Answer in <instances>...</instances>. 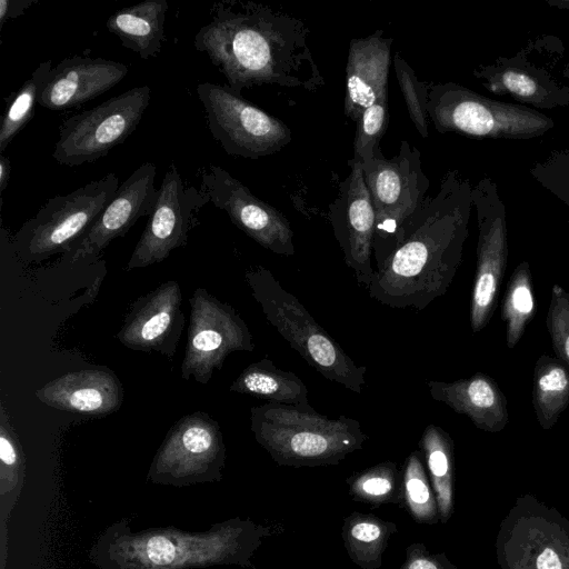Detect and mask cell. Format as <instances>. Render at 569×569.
<instances>
[{
    "instance_id": "6da1fadb",
    "label": "cell",
    "mask_w": 569,
    "mask_h": 569,
    "mask_svg": "<svg viewBox=\"0 0 569 569\" xmlns=\"http://www.w3.org/2000/svg\"><path fill=\"white\" fill-rule=\"evenodd\" d=\"M309 37L301 19L270 6L219 0L194 34L193 46L207 54L237 93L264 84L315 92L325 79Z\"/></svg>"
},
{
    "instance_id": "7a4b0ae2",
    "label": "cell",
    "mask_w": 569,
    "mask_h": 569,
    "mask_svg": "<svg viewBox=\"0 0 569 569\" xmlns=\"http://www.w3.org/2000/svg\"><path fill=\"white\" fill-rule=\"evenodd\" d=\"M455 172L407 220L398 247L375 271L369 297L396 309L423 310L449 288L461 260L471 200Z\"/></svg>"
},
{
    "instance_id": "3957f363",
    "label": "cell",
    "mask_w": 569,
    "mask_h": 569,
    "mask_svg": "<svg viewBox=\"0 0 569 569\" xmlns=\"http://www.w3.org/2000/svg\"><path fill=\"white\" fill-rule=\"evenodd\" d=\"M250 419L257 442L279 466L338 465L368 439L358 420L329 419L312 407L267 402L252 407Z\"/></svg>"
},
{
    "instance_id": "277c9868",
    "label": "cell",
    "mask_w": 569,
    "mask_h": 569,
    "mask_svg": "<svg viewBox=\"0 0 569 569\" xmlns=\"http://www.w3.org/2000/svg\"><path fill=\"white\" fill-rule=\"evenodd\" d=\"M246 280L264 318L308 365L329 381L361 393L367 368L356 365L270 270L254 267Z\"/></svg>"
},
{
    "instance_id": "5b68a950",
    "label": "cell",
    "mask_w": 569,
    "mask_h": 569,
    "mask_svg": "<svg viewBox=\"0 0 569 569\" xmlns=\"http://www.w3.org/2000/svg\"><path fill=\"white\" fill-rule=\"evenodd\" d=\"M361 166L376 214L372 253L379 269L398 247L402 227L427 197L430 181L421 152L405 140L393 158H385L378 148Z\"/></svg>"
},
{
    "instance_id": "8992f818",
    "label": "cell",
    "mask_w": 569,
    "mask_h": 569,
    "mask_svg": "<svg viewBox=\"0 0 569 569\" xmlns=\"http://www.w3.org/2000/svg\"><path fill=\"white\" fill-rule=\"evenodd\" d=\"M428 114L440 133L475 138L527 139L553 126L532 109L495 101L452 82L431 84Z\"/></svg>"
},
{
    "instance_id": "52a82bcc",
    "label": "cell",
    "mask_w": 569,
    "mask_h": 569,
    "mask_svg": "<svg viewBox=\"0 0 569 569\" xmlns=\"http://www.w3.org/2000/svg\"><path fill=\"white\" fill-rule=\"evenodd\" d=\"M119 188L110 172L70 193L50 198L14 237V248L26 258L40 259L71 251L88 232Z\"/></svg>"
},
{
    "instance_id": "ba28073f",
    "label": "cell",
    "mask_w": 569,
    "mask_h": 569,
    "mask_svg": "<svg viewBox=\"0 0 569 569\" xmlns=\"http://www.w3.org/2000/svg\"><path fill=\"white\" fill-rule=\"evenodd\" d=\"M150 98L149 86L134 87L69 117L59 126L53 159L77 167L107 156L133 133Z\"/></svg>"
},
{
    "instance_id": "9c48e42d",
    "label": "cell",
    "mask_w": 569,
    "mask_h": 569,
    "mask_svg": "<svg viewBox=\"0 0 569 569\" xmlns=\"http://www.w3.org/2000/svg\"><path fill=\"white\" fill-rule=\"evenodd\" d=\"M196 92L208 128L227 154L256 160L280 151L291 141V131L283 121L227 84L201 82Z\"/></svg>"
},
{
    "instance_id": "30bf717a",
    "label": "cell",
    "mask_w": 569,
    "mask_h": 569,
    "mask_svg": "<svg viewBox=\"0 0 569 569\" xmlns=\"http://www.w3.org/2000/svg\"><path fill=\"white\" fill-rule=\"evenodd\" d=\"M501 569H569V522L535 497H520L497 538Z\"/></svg>"
},
{
    "instance_id": "8fae6325",
    "label": "cell",
    "mask_w": 569,
    "mask_h": 569,
    "mask_svg": "<svg viewBox=\"0 0 569 569\" xmlns=\"http://www.w3.org/2000/svg\"><path fill=\"white\" fill-rule=\"evenodd\" d=\"M188 341L181 365L182 378L206 385L214 370L234 351H253L252 336L233 307L219 301L203 288L189 299Z\"/></svg>"
},
{
    "instance_id": "7c38bea8",
    "label": "cell",
    "mask_w": 569,
    "mask_h": 569,
    "mask_svg": "<svg viewBox=\"0 0 569 569\" xmlns=\"http://www.w3.org/2000/svg\"><path fill=\"white\" fill-rule=\"evenodd\" d=\"M210 202L196 187L186 186L172 162L157 191L146 228L128 261L127 270L163 261L188 241L200 210Z\"/></svg>"
},
{
    "instance_id": "4fadbf2b",
    "label": "cell",
    "mask_w": 569,
    "mask_h": 569,
    "mask_svg": "<svg viewBox=\"0 0 569 569\" xmlns=\"http://www.w3.org/2000/svg\"><path fill=\"white\" fill-rule=\"evenodd\" d=\"M200 190L231 222L264 249L295 254L293 231L286 216L260 200L226 169L209 164L199 170Z\"/></svg>"
},
{
    "instance_id": "5bb4252c",
    "label": "cell",
    "mask_w": 569,
    "mask_h": 569,
    "mask_svg": "<svg viewBox=\"0 0 569 569\" xmlns=\"http://www.w3.org/2000/svg\"><path fill=\"white\" fill-rule=\"evenodd\" d=\"M349 166L350 173L329 206V220L345 263L355 272L358 283L367 288L376 271L371 263L376 214L361 163Z\"/></svg>"
},
{
    "instance_id": "9a60e30c",
    "label": "cell",
    "mask_w": 569,
    "mask_h": 569,
    "mask_svg": "<svg viewBox=\"0 0 569 569\" xmlns=\"http://www.w3.org/2000/svg\"><path fill=\"white\" fill-rule=\"evenodd\" d=\"M181 300L179 283L163 282L133 302L117 339L127 348L171 358L184 325Z\"/></svg>"
},
{
    "instance_id": "2e32d148",
    "label": "cell",
    "mask_w": 569,
    "mask_h": 569,
    "mask_svg": "<svg viewBox=\"0 0 569 569\" xmlns=\"http://www.w3.org/2000/svg\"><path fill=\"white\" fill-rule=\"evenodd\" d=\"M156 166L144 162L119 186L88 232L73 246L69 256L76 263L97 257L118 237L124 236L141 217L149 216L154 204Z\"/></svg>"
},
{
    "instance_id": "e0dca14e",
    "label": "cell",
    "mask_w": 569,
    "mask_h": 569,
    "mask_svg": "<svg viewBox=\"0 0 569 569\" xmlns=\"http://www.w3.org/2000/svg\"><path fill=\"white\" fill-rule=\"evenodd\" d=\"M128 73L126 64L103 58L73 56L47 74L38 104L54 111L77 108L109 91Z\"/></svg>"
},
{
    "instance_id": "ac0fdd59",
    "label": "cell",
    "mask_w": 569,
    "mask_h": 569,
    "mask_svg": "<svg viewBox=\"0 0 569 569\" xmlns=\"http://www.w3.org/2000/svg\"><path fill=\"white\" fill-rule=\"evenodd\" d=\"M477 204L479 240L477 269L470 302V325L473 333L490 320L507 264V230L503 210L489 214L481 200L471 194Z\"/></svg>"
},
{
    "instance_id": "d6986e66",
    "label": "cell",
    "mask_w": 569,
    "mask_h": 569,
    "mask_svg": "<svg viewBox=\"0 0 569 569\" xmlns=\"http://www.w3.org/2000/svg\"><path fill=\"white\" fill-rule=\"evenodd\" d=\"M36 397L58 410L101 417L120 408L123 389L108 368L82 369L47 382Z\"/></svg>"
},
{
    "instance_id": "ffe728a7",
    "label": "cell",
    "mask_w": 569,
    "mask_h": 569,
    "mask_svg": "<svg viewBox=\"0 0 569 569\" xmlns=\"http://www.w3.org/2000/svg\"><path fill=\"white\" fill-rule=\"evenodd\" d=\"M392 42L393 38L385 37L379 29L349 43L343 112L355 122L363 110L388 92Z\"/></svg>"
},
{
    "instance_id": "44dd1931",
    "label": "cell",
    "mask_w": 569,
    "mask_h": 569,
    "mask_svg": "<svg viewBox=\"0 0 569 569\" xmlns=\"http://www.w3.org/2000/svg\"><path fill=\"white\" fill-rule=\"evenodd\" d=\"M428 389L433 400L467 416L479 429L498 432L508 422L506 399L495 381L482 373L453 382L431 380Z\"/></svg>"
},
{
    "instance_id": "7402d4cb",
    "label": "cell",
    "mask_w": 569,
    "mask_h": 569,
    "mask_svg": "<svg viewBox=\"0 0 569 569\" xmlns=\"http://www.w3.org/2000/svg\"><path fill=\"white\" fill-rule=\"evenodd\" d=\"M223 453L219 425L206 412L180 418L169 430L160 450L163 466H198Z\"/></svg>"
},
{
    "instance_id": "603a6c76",
    "label": "cell",
    "mask_w": 569,
    "mask_h": 569,
    "mask_svg": "<svg viewBox=\"0 0 569 569\" xmlns=\"http://www.w3.org/2000/svg\"><path fill=\"white\" fill-rule=\"evenodd\" d=\"M167 0H143L109 17L107 29L141 59L157 57L164 41Z\"/></svg>"
},
{
    "instance_id": "cb8c5ba5",
    "label": "cell",
    "mask_w": 569,
    "mask_h": 569,
    "mask_svg": "<svg viewBox=\"0 0 569 569\" xmlns=\"http://www.w3.org/2000/svg\"><path fill=\"white\" fill-rule=\"evenodd\" d=\"M230 390L248 395L269 402L311 407L308 388L293 372L278 368L268 358L252 362L231 383Z\"/></svg>"
},
{
    "instance_id": "d4e9b609",
    "label": "cell",
    "mask_w": 569,
    "mask_h": 569,
    "mask_svg": "<svg viewBox=\"0 0 569 569\" xmlns=\"http://www.w3.org/2000/svg\"><path fill=\"white\" fill-rule=\"evenodd\" d=\"M397 532L393 522L375 515L353 512L342 525V540L349 558L362 569H379L388 541Z\"/></svg>"
},
{
    "instance_id": "484cf974",
    "label": "cell",
    "mask_w": 569,
    "mask_h": 569,
    "mask_svg": "<svg viewBox=\"0 0 569 569\" xmlns=\"http://www.w3.org/2000/svg\"><path fill=\"white\" fill-rule=\"evenodd\" d=\"M432 489L435 491L439 520L446 523L453 510V445L449 435L435 425H428L420 439Z\"/></svg>"
},
{
    "instance_id": "4316f807",
    "label": "cell",
    "mask_w": 569,
    "mask_h": 569,
    "mask_svg": "<svg viewBox=\"0 0 569 569\" xmlns=\"http://www.w3.org/2000/svg\"><path fill=\"white\" fill-rule=\"evenodd\" d=\"M569 403V371L560 361L541 357L536 366L533 408L540 426L550 429Z\"/></svg>"
},
{
    "instance_id": "83f0119b",
    "label": "cell",
    "mask_w": 569,
    "mask_h": 569,
    "mask_svg": "<svg viewBox=\"0 0 569 569\" xmlns=\"http://www.w3.org/2000/svg\"><path fill=\"white\" fill-rule=\"evenodd\" d=\"M347 483L355 501L405 505L403 476L395 462H380L348 478Z\"/></svg>"
},
{
    "instance_id": "f1b7e54d",
    "label": "cell",
    "mask_w": 569,
    "mask_h": 569,
    "mask_svg": "<svg viewBox=\"0 0 569 569\" xmlns=\"http://www.w3.org/2000/svg\"><path fill=\"white\" fill-rule=\"evenodd\" d=\"M52 69V61L41 62L23 84L4 100L6 110L0 126V152L26 127L34 114L41 86Z\"/></svg>"
},
{
    "instance_id": "f546056e",
    "label": "cell",
    "mask_w": 569,
    "mask_h": 569,
    "mask_svg": "<svg viewBox=\"0 0 569 569\" xmlns=\"http://www.w3.org/2000/svg\"><path fill=\"white\" fill-rule=\"evenodd\" d=\"M535 313V297L529 266L520 263L511 276L502 303V319L507 325V346L513 348L522 337Z\"/></svg>"
},
{
    "instance_id": "4dcf8cb0",
    "label": "cell",
    "mask_w": 569,
    "mask_h": 569,
    "mask_svg": "<svg viewBox=\"0 0 569 569\" xmlns=\"http://www.w3.org/2000/svg\"><path fill=\"white\" fill-rule=\"evenodd\" d=\"M405 505L419 523L436 525L439 511L419 451H413L403 468Z\"/></svg>"
},
{
    "instance_id": "1f68e13d",
    "label": "cell",
    "mask_w": 569,
    "mask_h": 569,
    "mask_svg": "<svg viewBox=\"0 0 569 569\" xmlns=\"http://www.w3.org/2000/svg\"><path fill=\"white\" fill-rule=\"evenodd\" d=\"M389 122L388 92L378 98L360 114L353 141V157L349 162L365 163L371 160Z\"/></svg>"
},
{
    "instance_id": "d6a6232c",
    "label": "cell",
    "mask_w": 569,
    "mask_h": 569,
    "mask_svg": "<svg viewBox=\"0 0 569 569\" xmlns=\"http://www.w3.org/2000/svg\"><path fill=\"white\" fill-rule=\"evenodd\" d=\"M395 71L411 122L423 138L428 137V102L431 84L418 79L407 61L396 53Z\"/></svg>"
},
{
    "instance_id": "836d02e7",
    "label": "cell",
    "mask_w": 569,
    "mask_h": 569,
    "mask_svg": "<svg viewBox=\"0 0 569 569\" xmlns=\"http://www.w3.org/2000/svg\"><path fill=\"white\" fill-rule=\"evenodd\" d=\"M489 89L496 93H509L531 103H541L546 91L528 72L517 68L498 71L489 80Z\"/></svg>"
},
{
    "instance_id": "e575fe53",
    "label": "cell",
    "mask_w": 569,
    "mask_h": 569,
    "mask_svg": "<svg viewBox=\"0 0 569 569\" xmlns=\"http://www.w3.org/2000/svg\"><path fill=\"white\" fill-rule=\"evenodd\" d=\"M547 323L557 356L569 367V295L557 284L552 288Z\"/></svg>"
},
{
    "instance_id": "d590c367",
    "label": "cell",
    "mask_w": 569,
    "mask_h": 569,
    "mask_svg": "<svg viewBox=\"0 0 569 569\" xmlns=\"http://www.w3.org/2000/svg\"><path fill=\"white\" fill-rule=\"evenodd\" d=\"M399 569H458L445 553H430L422 543H412L406 550V560Z\"/></svg>"
},
{
    "instance_id": "8d00e7d4",
    "label": "cell",
    "mask_w": 569,
    "mask_h": 569,
    "mask_svg": "<svg viewBox=\"0 0 569 569\" xmlns=\"http://www.w3.org/2000/svg\"><path fill=\"white\" fill-rule=\"evenodd\" d=\"M148 558L156 565L170 563L176 557V548L171 541L164 537H152L146 546Z\"/></svg>"
},
{
    "instance_id": "74e56055",
    "label": "cell",
    "mask_w": 569,
    "mask_h": 569,
    "mask_svg": "<svg viewBox=\"0 0 569 569\" xmlns=\"http://www.w3.org/2000/svg\"><path fill=\"white\" fill-rule=\"evenodd\" d=\"M38 0H0V30L8 20L20 17Z\"/></svg>"
},
{
    "instance_id": "f35d334b",
    "label": "cell",
    "mask_w": 569,
    "mask_h": 569,
    "mask_svg": "<svg viewBox=\"0 0 569 569\" xmlns=\"http://www.w3.org/2000/svg\"><path fill=\"white\" fill-rule=\"evenodd\" d=\"M11 172V164L9 158L3 153L0 154V193L4 191L8 186Z\"/></svg>"
}]
</instances>
